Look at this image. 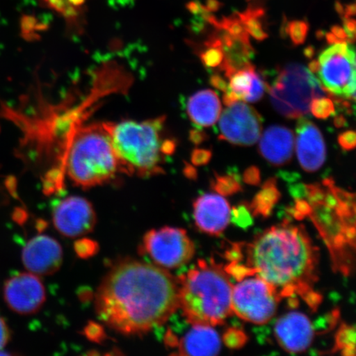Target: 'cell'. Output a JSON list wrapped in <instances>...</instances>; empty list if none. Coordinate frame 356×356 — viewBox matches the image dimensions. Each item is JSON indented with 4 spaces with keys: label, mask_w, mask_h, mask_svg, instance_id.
<instances>
[{
    "label": "cell",
    "mask_w": 356,
    "mask_h": 356,
    "mask_svg": "<svg viewBox=\"0 0 356 356\" xmlns=\"http://www.w3.org/2000/svg\"><path fill=\"white\" fill-rule=\"evenodd\" d=\"M99 250L97 243L90 239H81L75 243V251L80 257L87 258L95 254Z\"/></svg>",
    "instance_id": "obj_30"
},
{
    "label": "cell",
    "mask_w": 356,
    "mask_h": 356,
    "mask_svg": "<svg viewBox=\"0 0 356 356\" xmlns=\"http://www.w3.org/2000/svg\"><path fill=\"white\" fill-rule=\"evenodd\" d=\"M64 169L70 180L83 188L106 184L120 171L105 122L75 128L67 145Z\"/></svg>",
    "instance_id": "obj_6"
},
{
    "label": "cell",
    "mask_w": 356,
    "mask_h": 356,
    "mask_svg": "<svg viewBox=\"0 0 356 356\" xmlns=\"http://www.w3.org/2000/svg\"><path fill=\"white\" fill-rule=\"evenodd\" d=\"M296 151L300 166L307 172H317L326 161L327 147L323 134L304 117L297 122Z\"/></svg>",
    "instance_id": "obj_15"
},
{
    "label": "cell",
    "mask_w": 356,
    "mask_h": 356,
    "mask_svg": "<svg viewBox=\"0 0 356 356\" xmlns=\"http://www.w3.org/2000/svg\"><path fill=\"white\" fill-rule=\"evenodd\" d=\"M275 337L284 350L300 353L309 348L314 331L310 320L304 314L291 312L280 318L275 327Z\"/></svg>",
    "instance_id": "obj_16"
},
{
    "label": "cell",
    "mask_w": 356,
    "mask_h": 356,
    "mask_svg": "<svg viewBox=\"0 0 356 356\" xmlns=\"http://www.w3.org/2000/svg\"><path fill=\"white\" fill-rule=\"evenodd\" d=\"M326 40H327V42L329 44L344 42L341 41L340 39H338L336 37V35H334L332 33H328L326 34Z\"/></svg>",
    "instance_id": "obj_46"
},
{
    "label": "cell",
    "mask_w": 356,
    "mask_h": 356,
    "mask_svg": "<svg viewBox=\"0 0 356 356\" xmlns=\"http://www.w3.org/2000/svg\"><path fill=\"white\" fill-rule=\"evenodd\" d=\"M219 8L220 3L216 1V0H209L207 2V6L206 7L209 12L217 11L219 10Z\"/></svg>",
    "instance_id": "obj_43"
},
{
    "label": "cell",
    "mask_w": 356,
    "mask_h": 356,
    "mask_svg": "<svg viewBox=\"0 0 356 356\" xmlns=\"http://www.w3.org/2000/svg\"><path fill=\"white\" fill-rule=\"evenodd\" d=\"M22 260L29 273L37 275H50L60 268L63 252L56 239L40 235L26 244L22 250Z\"/></svg>",
    "instance_id": "obj_14"
},
{
    "label": "cell",
    "mask_w": 356,
    "mask_h": 356,
    "mask_svg": "<svg viewBox=\"0 0 356 356\" xmlns=\"http://www.w3.org/2000/svg\"><path fill=\"white\" fill-rule=\"evenodd\" d=\"M230 219L240 226L250 225L252 224L251 211L246 207H238L231 211Z\"/></svg>",
    "instance_id": "obj_31"
},
{
    "label": "cell",
    "mask_w": 356,
    "mask_h": 356,
    "mask_svg": "<svg viewBox=\"0 0 356 356\" xmlns=\"http://www.w3.org/2000/svg\"><path fill=\"white\" fill-rule=\"evenodd\" d=\"M304 55L308 59H312L315 55V48L313 46L307 47L305 49Z\"/></svg>",
    "instance_id": "obj_47"
},
{
    "label": "cell",
    "mask_w": 356,
    "mask_h": 356,
    "mask_svg": "<svg viewBox=\"0 0 356 356\" xmlns=\"http://www.w3.org/2000/svg\"><path fill=\"white\" fill-rule=\"evenodd\" d=\"M338 144L344 151L353 150L356 145V135L354 131L342 132L337 137Z\"/></svg>",
    "instance_id": "obj_33"
},
{
    "label": "cell",
    "mask_w": 356,
    "mask_h": 356,
    "mask_svg": "<svg viewBox=\"0 0 356 356\" xmlns=\"http://www.w3.org/2000/svg\"><path fill=\"white\" fill-rule=\"evenodd\" d=\"M141 251L159 266L175 269L193 259L195 246L186 230L163 227L145 235Z\"/></svg>",
    "instance_id": "obj_10"
},
{
    "label": "cell",
    "mask_w": 356,
    "mask_h": 356,
    "mask_svg": "<svg viewBox=\"0 0 356 356\" xmlns=\"http://www.w3.org/2000/svg\"><path fill=\"white\" fill-rule=\"evenodd\" d=\"M332 33L338 39H340L342 42H348V37H347V34L344 29L341 28L339 26H334L332 29Z\"/></svg>",
    "instance_id": "obj_41"
},
{
    "label": "cell",
    "mask_w": 356,
    "mask_h": 356,
    "mask_svg": "<svg viewBox=\"0 0 356 356\" xmlns=\"http://www.w3.org/2000/svg\"><path fill=\"white\" fill-rule=\"evenodd\" d=\"M334 351H341L345 355H355V329L346 323L342 324L336 336Z\"/></svg>",
    "instance_id": "obj_25"
},
{
    "label": "cell",
    "mask_w": 356,
    "mask_h": 356,
    "mask_svg": "<svg viewBox=\"0 0 356 356\" xmlns=\"http://www.w3.org/2000/svg\"><path fill=\"white\" fill-rule=\"evenodd\" d=\"M212 184L213 189L221 195H232L242 189L237 176L234 175L221 176L216 173V179Z\"/></svg>",
    "instance_id": "obj_26"
},
{
    "label": "cell",
    "mask_w": 356,
    "mask_h": 356,
    "mask_svg": "<svg viewBox=\"0 0 356 356\" xmlns=\"http://www.w3.org/2000/svg\"><path fill=\"white\" fill-rule=\"evenodd\" d=\"M210 83L211 84V86L222 92H225L227 90H228V83H227L226 80L219 74H211L210 78Z\"/></svg>",
    "instance_id": "obj_38"
},
{
    "label": "cell",
    "mask_w": 356,
    "mask_h": 356,
    "mask_svg": "<svg viewBox=\"0 0 356 356\" xmlns=\"http://www.w3.org/2000/svg\"><path fill=\"white\" fill-rule=\"evenodd\" d=\"M212 158V150L210 149H195L191 154V162L195 166L207 165Z\"/></svg>",
    "instance_id": "obj_32"
},
{
    "label": "cell",
    "mask_w": 356,
    "mask_h": 356,
    "mask_svg": "<svg viewBox=\"0 0 356 356\" xmlns=\"http://www.w3.org/2000/svg\"><path fill=\"white\" fill-rule=\"evenodd\" d=\"M4 300L13 312L22 315L37 313L47 299L41 280L33 273H20L4 284Z\"/></svg>",
    "instance_id": "obj_13"
},
{
    "label": "cell",
    "mask_w": 356,
    "mask_h": 356,
    "mask_svg": "<svg viewBox=\"0 0 356 356\" xmlns=\"http://www.w3.org/2000/svg\"><path fill=\"white\" fill-rule=\"evenodd\" d=\"M320 82L329 95L355 99V51L346 42L333 44L318 58Z\"/></svg>",
    "instance_id": "obj_9"
},
{
    "label": "cell",
    "mask_w": 356,
    "mask_h": 356,
    "mask_svg": "<svg viewBox=\"0 0 356 356\" xmlns=\"http://www.w3.org/2000/svg\"><path fill=\"white\" fill-rule=\"evenodd\" d=\"M179 309L193 325L216 327L233 314V284L229 275L215 261L200 260L194 268L178 277Z\"/></svg>",
    "instance_id": "obj_5"
},
{
    "label": "cell",
    "mask_w": 356,
    "mask_h": 356,
    "mask_svg": "<svg viewBox=\"0 0 356 356\" xmlns=\"http://www.w3.org/2000/svg\"><path fill=\"white\" fill-rule=\"evenodd\" d=\"M305 186L309 215L330 252L333 268L349 275L355 243V194L338 188L331 178Z\"/></svg>",
    "instance_id": "obj_3"
},
{
    "label": "cell",
    "mask_w": 356,
    "mask_h": 356,
    "mask_svg": "<svg viewBox=\"0 0 356 356\" xmlns=\"http://www.w3.org/2000/svg\"><path fill=\"white\" fill-rule=\"evenodd\" d=\"M194 219L198 228L211 235H220L230 221L231 209L220 194H204L194 202Z\"/></svg>",
    "instance_id": "obj_17"
},
{
    "label": "cell",
    "mask_w": 356,
    "mask_h": 356,
    "mask_svg": "<svg viewBox=\"0 0 356 356\" xmlns=\"http://www.w3.org/2000/svg\"><path fill=\"white\" fill-rule=\"evenodd\" d=\"M280 197V191L277 188V180L270 178L265 182L261 190L253 200L252 204V212L255 215L268 216L273 210L275 204L278 202Z\"/></svg>",
    "instance_id": "obj_22"
},
{
    "label": "cell",
    "mask_w": 356,
    "mask_h": 356,
    "mask_svg": "<svg viewBox=\"0 0 356 356\" xmlns=\"http://www.w3.org/2000/svg\"><path fill=\"white\" fill-rule=\"evenodd\" d=\"M200 61L207 69H220L224 64L225 51L219 33L213 34L204 42V48L199 53Z\"/></svg>",
    "instance_id": "obj_23"
},
{
    "label": "cell",
    "mask_w": 356,
    "mask_h": 356,
    "mask_svg": "<svg viewBox=\"0 0 356 356\" xmlns=\"http://www.w3.org/2000/svg\"><path fill=\"white\" fill-rule=\"evenodd\" d=\"M219 139L238 146H252L259 140L264 119L243 102L227 106L220 115Z\"/></svg>",
    "instance_id": "obj_11"
},
{
    "label": "cell",
    "mask_w": 356,
    "mask_h": 356,
    "mask_svg": "<svg viewBox=\"0 0 356 356\" xmlns=\"http://www.w3.org/2000/svg\"><path fill=\"white\" fill-rule=\"evenodd\" d=\"M246 265L282 298L300 296L313 311L323 297L315 291L319 279V249L304 226L287 221L258 234L245 248Z\"/></svg>",
    "instance_id": "obj_2"
},
{
    "label": "cell",
    "mask_w": 356,
    "mask_h": 356,
    "mask_svg": "<svg viewBox=\"0 0 356 356\" xmlns=\"http://www.w3.org/2000/svg\"><path fill=\"white\" fill-rule=\"evenodd\" d=\"M344 30L348 37V42L354 43L355 40V21L350 17H345Z\"/></svg>",
    "instance_id": "obj_39"
},
{
    "label": "cell",
    "mask_w": 356,
    "mask_h": 356,
    "mask_svg": "<svg viewBox=\"0 0 356 356\" xmlns=\"http://www.w3.org/2000/svg\"><path fill=\"white\" fill-rule=\"evenodd\" d=\"M53 222L58 231L68 238H79L92 232L97 216L88 200L79 197L66 198L57 204Z\"/></svg>",
    "instance_id": "obj_12"
},
{
    "label": "cell",
    "mask_w": 356,
    "mask_h": 356,
    "mask_svg": "<svg viewBox=\"0 0 356 356\" xmlns=\"http://www.w3.org/2000/svg\"><path fill=\"white\" fill-rule=\"evenodd\" d=\"M228 89L239 97L240 101L257 102L264 96L267 83L251 63L239 69L229 78Z\"/></svg>",
    "instance_id": "obj_21"
},
{
    "label": "cell",
    "mask_w": 356,
    "mask_h": 356,
    "mask_svg": "<svg viewBox=\"0 0 356 356\" xmlns=\"http://www.w3.org/2000/svg\"><path fill=\"white\" fill-rule=\"evenodd\" d=\"M219 96L211 89H203L191 95L186 102V113L198 129L215 126L221 115Z\"/></svg>",
    "instance_id": "obj_19"
},
{
    "label": "cell",
    "mask_w": 356,
    "mask_h": 356,
    "mask_svg": "<svg viewBox=\"0 0 356 356\" xmlns=\"http://www.w3.org/2000/svg\"><path fill=\"white\" fill-rule=\"evenodd\" d=\"M209 136L206 132H204L202 129L195 128L190 131L189 140L195 145H200L204 143V141L208 140Z\"/></svg>",
    "instance_id": "obj_36"
},
{
    "label": "cell",
    "mask_w": 356,
    "mask_h": 356,
    "mask_svg": "<svg viewBox=\"0 0 356 356\" xmlns=\"http://www.w3.org/2000/svg\"><path fill=\"white\" fill-rule=\"evenodd\" d=\"M264 12L261 8H257V10H247L243 13H239L238 15L239 19L241 20L246 29L247 33L250 34L253 38H255L257 41H264L268 38V34L265 32L264 26L260 21V17L264 16Z\"/></svg>",
    "instance_id": "obj_24"
},
{
    "label": "cell",
    "mask_w": 356,
    "mask_h": 356,
    "mask_svg": "<svg viewBox=\"0 0 356 356\" xmlns=\"http://www.w3.org/2000/svg\"><path fill=\"white\" fill-rule=\"evenodd\" d=\"M248 341V337L243 331L237 328H229L224 335V341L231 349L241 348Z\"/></svg>",
    "instance_id": "obj_29"
},
{
    "label": "cell",
    "mask_w": 356,
    "mask_h": 356,
    "mask_svg": "<svg viewBox=\"0 0 356 356\" xmlns=\"http://www.w3.org/2000/svg\"><path fill=\"white\" fill-rule=\"evenodd\" d=\"M243 180L246 184L250 185H257L260 184L261 175L259 169L255 166L249 167L244 172Z\"/></svg>",
    "instance_id": "obj_35"
},
{
    "label": "cell",
    "mask_w": 356,
    "mask_h": 356,
    "mask_svg": "<svg viewBox=\"0 0 356 356\" xmlns=\"http://www.w3.org/2000/svg\"><path fill=\"white\" fill-rule=\"evenodd\" d=\"M165 117L136 122H105L119 170L129 175L151 177L163 172L166 156L175 154L177 141L164 137Z\"/></svg>",
    "instance_id": "obj_4"
},
{
    "label": "cell",
    "mask_w": 356,
    "mask_h": 356,
    "mask_svg": "<svg viewBox=\"0 0 356 356\" xmlns=\"http://www.w3.org/2000/svg\"><path fill=\"white\" fill-rule=\"evenodd\" d=\"M266 90L275 110L288 119L304 117L309 113L312 100L326 95L314 74L296 63L279 69L271 86L267 83Z\"/></svg>",
    "instance_id": "obj_7"
},
{
    "label": "cell",
    "mask_w": 356,
    "mask_h": 356,
    "mask_svg": "<svg viewBox=\"0 0 356 356\" xmlns=\"http://www.w3.org/2000/svg\"><path fill=\"white\" fill-rule=\"evenodd\" d=\"M238 282L233 286L231 300L233 314L257 325L270 322L282 299L277 289L257 275Z\"/></svg>",
    "instance_id": "obj_8"
},
{
    "label": "cell",
    "mask_w": 356,
    "mask_h": 356,
    "mask_svg": "<svg viewBox=\"0 0 356 356\" xmlns=\"http://www.w3.org/2000/svg\"><path fill=\"white\" fill-rule=\"evenodd\" d=\"M309 26L305 21H292L286 25V34L295 46L304 44L308 35Z\"/></svg>",
    "instance_id": "obj_28"
},
{
    "label": "cell",
    "mask_w": 356,
    "mask_h": 356,
    "mask_svg": "<svg viewBox=\"0 0 356 356\" xmlns=\"http://www.w3.org/2000/svg\"><path fill=\"white\" fill-rule=\"evenodd\" d=\"M97 316L123 335H143L179 309V280L165 268L135 260L113 266L97 289Z\"/></svg>",
    "instance_id": "obj_1"
},
{
    "label": "cell",
    "mask_w": 356,
    "mask_h": 356,
    "mask_svg": "<svg viewBox=\"0 0 356 356\" xmlns=\"http://www.w3.org/2000/svg\"><path fill=\"white\" fill-rule=\"evenodd\" d=\"M177 346L181 355H216L221 349V340L213 327L193 325Z\"/></svg>",
    "instance_id": "obj_20"
},
{
    "label": "cell",
    "mask_w": 356,
    "mask_h": 356,
    "mask_svg": "<svg viewBox=\"0 0 356 356\" xmlns=\"http://www.w3.org/2000/svg\"><path fill=\"white\" fill-rule=\"evenodd\" d=\"M86 336L93 341H101L105 337L104 329L99 324H88L86 329Z\"/></svg>",
    "instance_id": "obj_34"
},
{
    "label": "cell",
    "mask_w": 356,
    "mask_h": 356,
    "mask_svg": "<svg viewBox=\"0 0 356 356\" xmlns=\"http://www.w3.org/2000/svg\"><path fill=\"white\" fill-rule=\"evenodd\" d=\"M240 101L239 97L235 95V93L229 89L225 92L224 97H222V102L226 106H229Z\"/></svg>",
    "instance_id": "obj_40"
},
{
    "label": "cell",
    "mask_w": 356,
    "mask_h": 356,
    "mask_svg": "<svg viewBox=\"0 0 356 356\" xmlns=\"http://www.w3.org/2000/svg\"><path fill=\"white\" fill-rule=\"evenodd\" d=\"M312 74H318L319 70L318 60H313L310 61L308 69Z\"/></svg>",
    "instance_id": "obj_44"
},
{
    "label": "cell",
    "mask_w": 356,
    "mask_h": 356,
    "mask_svg": "<svg viewBox=\"0 0 356 356\" xmlns=\"http://www.w3.org/2000/svg\"><path fill=\"white\" fill-rule=\"evenodd\" d=\"M333 124L334 126L337 128H343L348 124V122H347L346 118L343 115L340 114L337 115L335 118L333 120Z\"/></svg>",
    "instance_id": "obj_42"
},
{
    "label": "cell",
    "mask_w": 356,
    "mask_h": 356,
    "mask_svg": "<svg viewBox=\"0 0 356 356\" xmlns=\"http://www.w3.org/2000/svg\"><path fill=\"white\" fill-rule=\"evenodd\" d=\"M295 135L291 129L273 126L262 135L258 151L271 165L283 166L291 161Z\"/></svg>",
    "instance_id": "obj_18"
},
{
    "label": "cell",
    "mask_w": 356,
    "mask_h": 356,
    "mask_svg": "<svg viewBox=\"0 0 356 356\" xmlns=\"http://www.w3.org/2000/svg\"><path fill=\"white\" fill-rule=\"evenodd\" d=\"M10 338V329L8 327L4 319L0 317V350H3L8 344Z\"/></svg>",
    "instance_id": "obj_37"
},
{
    "label": "cell",
    "mask_w": 356,
    "mask_h": 356,
    "mask_svg": "<svg viewBox=\"0 0 356 356\" xmlns=\"http://www.w3.org/2000/svg\"><path fill=\"white\" fill-rule=\"evenodd\" d=\"M185 173L189 178H195L197 176V170L193 166L189 165V164H186Z\"/></svg>",
    "instance_id": "obj_45"
},
{
    "label": "cell",
    "mask_w": 356,
    "mask_h": 356,
    "mask_svg": "<svg viewBox=\"0 0 356 356\" xmlns=\"http://www.w3.org/2000/svg\"><path fill=\"white\" fill-rule=\"evenodd\" d=\"M309 110L314 117L321 120H327L337 113L333 101L328 97H322L312 100Z\"/></svg>",
    "instance_id": "obj_27"
}]
</instances>
